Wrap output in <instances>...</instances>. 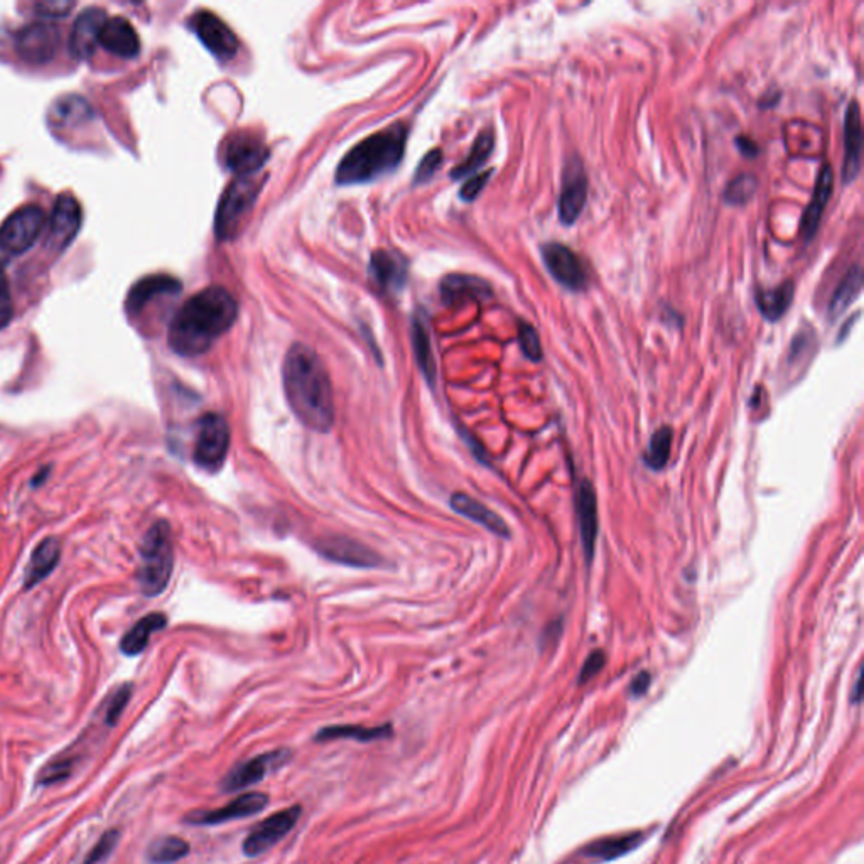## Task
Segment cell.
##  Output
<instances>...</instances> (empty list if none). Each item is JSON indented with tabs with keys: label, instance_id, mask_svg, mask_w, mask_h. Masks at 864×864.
I'll list each match as a JSON object with an SVG mask.
<instances>
[{
	"label": "cell",
	"instance_id": "6da1fadb",
	"mask_svg": "<svg viewBox=\"0 0 864 864\" xmlns=\"http://www.w3.org/2000/svg\"><path fill=\"white\" fill-rule=\"evenodd\" d=\"M287 404L297 421L314 432H328L335 424V400L330 375L309 346L296 343L282 365Z\"/></svg>",
	"mask_w": 864,
	"mask_h": 864
},
{
	"label": "cell",
	"instance_id": "7a4b0ae2",
	"mask_svg": "<svg viewBox=\"0 0 864 864\" xmlns=\"http://www.w3.org/2000/svg\"><path fill=\"white\" fill-rule=\"evenodd\" d=\"M237 314V301L227 289L206 287L174 314L169 324L171 350L181 357H198L232 328Z\"/></svg>",
	"mask_w": 864,
	"mask_h": 864
},
{
	"label": "cell",
	"instance_id": "3957f363",
	"mask_svg": "<svg viewBox=\"0 0 864 864\" xmlns=\"http://www.w3.org/2000/svg\"><path fill=\"white\" fill-rule=\"evenodd\" d=\"M407 127L394 124L358 142L336 169V183L343 186L370 183L394 171L404 156Z\"/></svg>",
	"mask_w": 864,
	"mask_h": 864
},
{
	"label": "cell",
	"instance_id": "277c9868",
	"mask_svg": "<svg viewBox=\"0 0 864 864\" xmlns=\"http://www.w3.org/2000/svg\"><path fill=\"white\" fill-rule=\"evenodd\" d=\"M174 569V547L171 527L166 520L152 525L142 540L139 586L146 596H157L168 588Z\"/></svg>",
	"mask_w": 864,
	"mask_h": 864
},
{
	"label": "cell",
	"instance_id": "5b68a950",
	"mask_svg": "<svg viewBox=\"0 0 864 864\" xmlns=\"http://www.w3.org/2000/svg\"><path fill=\"white\" fill-rule=\"evenodd\" d=\"M264 179L259 176H238L228 184L216 210L215 233L218 240H232L247 220L259 196Z\"/></svg>",
	"mask_w": 864,
	"mask_h": 864
},
{
	"label": "cell",
	"instance_id": "8992f818",
	"mask_svg": "<svg viewBox=\"0 0 864 864\" xmlns=\"http://www.w3.org/2000/svg\"><path fill=\"white\" fill-rule=\"evenodd\" d=\"M230 449V427L222 414L210 412L201 417L196 432L195 459L196 465L208 473L220 471L227 461Z\"/></svg>",
	"mask_w": 864,
	"mask_h": 864
},
{
	"label": "cell",
	"instance_id": "52a82bcc",
	"mask_svg": "<svg viewBox=\"0 0 864 864\" xmlns=\"http://www.w3.org/2000/svg\"><path fill=\"white\" fill-rule=\"evenodd\" d=\"M46 223V213L39 205H24L7 216L0 225V250L4 254H24L33 247Z\"/></svg>",
	"mask_w": 864,
	"mask_h": 864
},
{
	"label": "cell",
	"instance_id": "ba28073f",
	"mask_svg": "<svg viewBox=\"0 0 864 864\" xmlns=\"http://www.w3.org/2000/svg\"><path fill=\"white\" fill-rule=\"evenodd\" d=\"M269 147L260 135L242 130L232 134L222 146L223 166L237 176H254L269 159Z\"/></svg>",
	"mask_w": 864,
	"mask_h": 864
},
{
	"label": "cell",
	"instance_id": "9c48e42d",
	"mask_svg": "<svg viewBox=\"0 0 864 864\" xmlns=\"http://www.w3.org/2000/svg\"><path fill=\"white\" fill-rule=\"evenodd\" d=\"M61 46L58 27L48 22H33L16 34V51L29 65H44L53 60Z\"/></svg>",
	"mask_w": 864,
	"mask_h": 864
},
{
	"label": "cell",
	"instance_id": "30bf717a",
	"mask_svg": "<svg viewBox=\"0 0 864 864\" xmlns=\"http://www.w3.org/2000/svg\"><path fill=\"white\" fill-rule=\"evenodd\" d=\"M588 200V176L578 156L569 157L562 171L559 196V220L562 225H574L583 213Z\"/></svg>",
	"mask_w": 864,
	"mask_h": 864
},
{
	"label": "cell",
	"instance_id": "8fae6325",
	"mask_svg": "<svg viewBox=\"0 0 864 864\" xmlns=\"http://www.w3.org/2000/svg\"><path fill=\"white\" fill-rule=\"evenodd\" d=\"M299 817H301V807L294 805L264 819L259 826H255L249 832V836L245 837L243 841L245 856L255 858L274 848L281 839H284L287 832H291L296 827Z\"/></svg>",
	"mask_w": 864,
	"mask_h": 864
},
{
	"label": "cell",
	"instance_id": "7c38bea8",
	"mask_svg": "<svg viewBox=\"0 0 864 864\" xmlns=\"http://www.w3.org/2000/svg\"><path fill=\"white\" fill-rule=\"evenodd\" d=\"M547 270L562 287L569 291H583L588 286V274L578 255L559 242H547L540 247Z\"/></svg>",
	"mask_w": 864,
	"mask_h": 864
},
{
	"label": "cell",
	"instance_id": "4fadbf2b",
	"mask_svg": "<svg viewBox=\"0 0 864 864\" xmlns=\"http://www.w3.org/2000/svg\"><path fill=\"white\" fill-rule=\"evenodd\" d=\"M291 756V750L282 748V750L269 751L264 755L255 756L252 760L238 763L227 773V777L223 778L222 790L238 792V790L247 789L250 785L264 780L270 772L284 767L291 760Z\"/></svg>",
	"mask_w": 864,
	"mask_h": 864
},
{
	"label": "cell",
	"instance_id": "5bb4252c",
	"mask_svg": "<svg viewBox=\"0 0 864 864\" xmlns=\"http://www.w3.org/2000/svg\"><path fill=\"white\" fill-rule=\"evenodd\" d=\"M189 27L200 38L201 43L205 44L206 49H210L211 54H215L218 60H232L233 56L238 53L237 36L213 12H196L189 19Z\"/></svg>",
	"mask_w": 864,
	"mask_h": 864
},
{
	"label": "cell",
	"instance_id": "9a60e30c",
	"mask_svg": "<svg viewBox=\"0 0 864 864\" xmlns=\"http://www.w3.org/2000/svg\"><path fill=\"white\" fill-rule=\"evenodd\" d=\"M267 804H269L267 795L260 794V792H250V794L240 795L220 809L193 810L184 817V822H188L191 826H218V824L233 821V819L255 816V814L262 812Z\"/></svg>",
	"mask_w": 864,
	"mask_h": 864
},
{
	"label": "cell",
	"instance_id": "2e32d148",
	"mask_svg": "<svg viewBox=\"0 0 864 864\" xmlns=\"http://www.w3.org/2000/svg\"><path fill=\"white\" fill-rule=\"evenodd\" d=\"M81 222H83L81 206L75 196L70 195V193L58 196L56 203H54L51 218H49L46 243L56 252L65 250L80 232Z\"/></svg>",
	"mask_w": 864,
	"mask_h": 864
},
{
	"label": "cell",
	"instance_id": "e0dca14e",
	"mask_svg": "<svg viewBox=\"0 0 864 864\" xmlns=\"http://www.w3.org/2000/svg\"><path fill=\"white\" fill-rule=\"evenodd\" d=\"M107 19V12L100 7H87L76 17L70 34V53L75 60L92 58Z\"/></svg>",
	"mask_w": 864,
	"mask_h": 864
},
{
	"label": "cell",
	"instance_id": "ac0fdd59",
	"mask_svg": "<svg viewBox=\"0 0 864 864\" xmlns=\"http://www.w3.org/2000/svg\"><path fill=\"white\" fill-rule=\"evenodd\" d=\"M576 515H578L579 535L583 544L586 561H593L596 539H598V502L596 493L588 480H583L576 490Z\"/></svg>",
	"mask_w": 864,
	"mask_h": 864
},
{
	"label": "cell",
	"instance_id": "d6986e66",
	"mask_svg": "<svg viewBox=\"0 0 864 864\" xmlns=\"http://www.w3.org/2000/svg\"><path fill=\"white\" fill-rule=\"evenodd\" d=\"M861 149H863V125L856 100L849 103L844 117V164L843 183H853L861 171Z\"/></svg>",
	"mask_w": 864,
	"mask_h": 864
},
{
	"label": "cell",
	"instance_id": "ffe728a7",
	"mask_svg": "<svg viewBox=\"0 0 864 864\" xmlns=\"http://www.w3.org/2000/svg\"><path fill=\"white\" fill-rule=\"evenodd\" d=\"M181 292V282L168 274H152L135 282L125 301V309L129 314L141 313L147 304L156 297L174 296Z\"/></svg>",
	"mask_w": 864,
	"mask_h": 864
},
{
	"label": "cell",
	"instance_id": "44dd1931",
	"mask_svg": "<svg viewBox=\"0 0 864 864\" xmlns=\"http://www.w3.org/2000/svg\"><path fill=\"white\" fill-rule=\"evenodd\" d=\"M100 44L120 58H135L141 53V38L125 17H108L100 33Z\"/></svg>",
	"mask_w": 864,
	"mask_h": 864
},
{
	"label": "cell",
	"instance_id": "7402d4cb",
	"mask_svg": "<svg viewBox=\"0 0 864 864\" xmlns=\"http://www.w3.org/2000/svg\"><path fill=\"white\" fill-rule=\"evenodd\" d=\"M832 186H834V171H832L829 162H824L819 176H817L812 200H810L807 210L804 211L802 223H800V232L804 235L805 242L814 238L817 228L821 225L822 213L826 210L827 201L832 195Z\"/></svg>",
	"mask_w": 864,
	"mask_h": 864
},
{
	"label": "cell",
	"instance_id": "603a6c76",
	"mask_svg": "<svg viewBox=\"0 0 864 864\" xmlns=\"http://www.w3.org/2000/svg\"><path fill=\"white\" fill-rule=\"evenodd\" d=\"M451 508L454 512L463 515L466 519L473 520L486 530H490L493 535L502 537V539H510V527L505 524V520L493 512L490 508L485 507L483 503L478 502L475 498L468 497L465 493H454L451 500Z\"/></svg>",
	"mask_w": 864,
	"mask_h": 864
},
{
	"label": "cell",
	"instance_id": "cb8c5ba5",
	"mask_svg": "<svg viewBox=\"0 0 864 864\" xmlns=\"http://www.w3.org/2000/svg\"><path fill=\"white\" fill-rule=\"evenodd\" d=\"M370 276L385 291L397 292L407 281V264L394 252L377 250L370 259Z\"/></svg>",
	"mask_w": 864,
	"mask_h": 864
},
{
	"label": "cell",
	"instance_id": "d4e9b609",
	"mask_svg": "<svg viewBox=\"0 0 864 864\" xmlns=\"http://www.w3.org/2000/svg\"><path fill=\"white\" fill-rule=\"evenodd\" d=\"M441 296H443L444 303L449 304V306H458V304L488 299L492 296V287L488 286V282L481 281L478 277L453 274V276L444 277L443 282H441Z\"/></svg>",
	"mask_w": 864,
	"mask_h": 864
},
{
	"label": "cell",
	"instance_id": "484cf974",
	"mask_svg": "<svg viewBox=\"0 0 864 864\" xmlns=\"http://www.w3.org/2000/svg\"><path fill=\"white\" fill-rule=\"evenodd\" d=\"M83 746H85L83 741L81 743L76 741L70 748L54 755L49 762L44 763L43 767L39 768L36 783L38 785H53V783H60L71 777L83 760V756H87V750H83Z\"/></svg>",
	"mask_w": 864,
	"mask_h": 864
},
{
	"label": "cell",
	"instance_id": "4316f807",
	"mask_svg": "<svg viewBox=\"0 0 864 864\" xmlns=\"http://www.w3.org/2000/svg\"><path fill=\"white\" fill-rule=\"evenodd\" d=\"M319 549L323 552V556L328 557V559L343 562L348 566L375 567L380 564V559L375 552L370 551L362 544H358V542H353V540L331 539L328 540V544H324Z\"/></svg>",
	"mask_w": 864,
	"mask_h": 864
},
{
	"label": "cell",
	"instance_id": "83f0119b",
	"mask_svg": "<svg viewBox=\"0 0 864 864\" xmlns=\"http://www.w3.org/2000/svg\"><path fill=\"white\" fill-rule=\"evenodd\" d=\"M795 284L792 281L782 282L780 286L773 289H758L755 294V303L760 309L763 318L768 321H778L789 311L794 303Z\"/></svg>",
	"mask_w": 864,
	"mask_h": 864
},
{
	"label": "cell",
	"instance_id": "f1b7e54d",
	"mask_svg": "<svg viewBox=\"0 0 864 864\" xmlns=\"http://www.w3.org/2000/svg\"><path fill=\"white\" fill-rule=\"evenodd\" d=\"M61 547L58 539L48 537L34 549L29 566L26 567V578H24V588L31 589L43 581L51 571H53L58 561H60Z\"/></svg>",
	"mask_w": 864,
	"mask_h": 864
},
{
	"label": "cell",
	"instance_id": "f546056e",
	"mask_svg": "<svg viewBox=\"0 0 864 864\" xmlns=\"http://www.w3.org/2000/svg\"><path fill=\"white\" fill-rule=\"evenodd\" d=\"M166 625H168V618L164 613H151V615L144 616L135 623L134 627L130 628L129 632L125 633L122 642H120V650L129 657L142 654L149 645L152 635L162 630Z\"/></svg>",
	"mask_w": 864,
	"mask_h": 864
},
{
	"label": "cell",
	"instance_id": "4dcf8cb0",
	"mask_svg": "<svg viewBox=\"0 0 864 864\" xmlns=\"http://www.w3.org/2000/svg\"><path fill=\"white\" fill-rule=\"evenodd\" d=\"M392 736V726L390 724H382V726H357V724H336V726H326L321 729L318 735L314 736L316 741H333V740H355L362 743H370V741L385 740Z\"/></svg>",
	"mask_w": 864,
	"mask_h": 864
},
{
	"label": "cell",
	"instance_id": "1f68e13d",
	"mask_svg": "<svg viewBox=\"0 0 864 864\" xmlns=\"http://www.w3.org/2000/svg\"><path fill=\"white\" fill-rule=\"evenodd\" d=\"M861 289H863V272H861L859 265H854L848 270L843 281L837 284L836 291L832 294L831 303H829V318L836 319L837 316H841L851 306L854 299L859 296Z\"/></svg>",
	"mask_w": 864,
	"mask_h": 864
},
{
	"label": "cell",
	"instance_id": "d6a6232c",
	"mask_svg": "<svg viewBox=\"0 0 864 864\" xmlns=\"http://www.w3.org/2000/svg\"><path fill=\"white\" fill-rule=\"evenodd\" d=\"M493 147H495V135L490 130H485L478 135L475 144L471 147L470 154L465 161L459 164L458 168L451 171V178L461 179L470 176L478 171V169L488 161V157L492 156Z\"/></svg>",
	"mask_w": 864,
	"mask_h": 864
},
{
	"label": "cell",
	"instance_id": "836d02e7",
	"mask_svg": "<svg viewBox=\"0 0 864 864\" xmlns=\"http://www.w3.org/2000/svg\"><path fill=\"white\" fill-rule=\"evenodd\" d=\"M92 115V107L88 105L87 100L76 95L60 98L51 108V120L54 125L78 124L90 119Z\"/></svg>",
	"mask_w": 864,
	"mask_h": 864
},
{
	"label": "cell",
	"instance_id": "e575fe53",
	"mask_svg": "<svg viewBox=\"0 0 864 864\" xmlns=\"http://www.w3.org/2000/svg\"><path fill=\"white\" fill-rule=\"evenodd\" d=\"M672 439H674V431L672 427H660L659 431L654 432V436L650 439L647 453H645V465L650 470H664L670 459V449H672Z\"/></svg>",
	"mask_w": 864,
	"mask_h": 864
},
{
	"label": "cell",
	"instance_id": "d590c367",
	"mask_svg": "<svg viewBox=\"0 0 864 864\" xmlns=\"http://www.w3.org/2000/svg\"><path fill=\"white\" fill-rule=\"evenodd\" d=\"M188 854L189 844L181 837L176 836L156 839L147 849V858L156 864L176 863L179 859L186 858Z\"/></svg>",
	"mask_w": 864,
	"mask_h": 864
},
{
	"label": "cell",
	"instance_id": "8d00e7d4",
	"mask_svg": "<svg viewBox=\"0 0 864 864\" xmlns=\"http://www.w3.org/2000/svg\"><path fill=\"white\" fill-rule=\"evenodd\" d=\"M412 343H414V350H416L417 363H419L424 377L427 378V382L432 387L436 382V363L432 357L431 341H429L427 330L424 328V324L419 323V321L414 323Z\"/></svg>",
	"mask_w": 864,
	"mask_h": 864
},
{
	"label": "cell",
	"instance_id": "74e56055",
	"mask_svg": "<svg viewBox=\"0 0 864 864\" xmlns=\"http://www.w3.org/2000/svg\"><path fill=\"white\" fill-rule=\"evenodd\" d=\"M756 186L758 181L753 174H740L724 189V201L733 206L745 205L755 196Z\"/></svg>",
	"mask_w": 864,
	"mask_h": 864
},
{
	"label": "cell",
	"instance_id": "f35d334b",
	"mask_svg": "<svg viewBox=\"0 0 864 864\" xmlns=\"http://www.w3.org/2000/svg\"><path fill=\"white\" fill-rule=\"evenodd\" d=\"M640 836H627L621 839H605L600 843L593 844L591 848L586 849V854L593 858L613 859L621 854L628 853L633 846H637Z\"/></svg>",
	"mask_w": 864,
	"mask_h": 864
},
{
	"label": "cell",
	"instance_id": "ab89813d",
	"mask_svg": "<svg viewBox=\"0 0 864 864\" xmlns=\"http://www.w3.org/2000/svg\"><path fill=\"white\" fill-rule=\"evenodd\" d=\"M519 343L520 348L524 351L525 357L529 358L530 362H540L544 353H542V345H540L539 333L534 326L529 323L519 324Z\"/></svg>",
	"mask_w": 864,
	"mask_h": 864
},
{
	"label": "cell",
	"instance_id": "60d3db41",
	"mask_svg": "<svg viewBox=\"0 0 864 864\" xmlns=\"http://www.w3.org/2000/svg\"><path fill=\"white\" fill-rule=\"evenodd\" d=\"M119 839L120 832L117 831V829H110V831L105 832V834L98 839V843L93 846L92 851L88 853L83 864L102 863L103 859H107L108 856L112 854V851L117 848Z\"/></svg>",
	"mask_w": 864,
	"mask_h": 864
},
{
	"label": "cell",
	"instance_id": "b9f144b4",
	"mask_svg": "<svg viewBox=\"0 0 864 864\" xmlns=\"http://www.w3.org/2000/svg\"><path fill=\"white\" fill-rule=\"evenodd\" d=\"M130 696H132V686L130 684L119 687L112 694L110 701H108L107 713H105V723L108 726H115V724L119 723L120 716H122L124 709L129 704Z\"/></svg>",
	"mask_w": 864,
	"mask_h": 864
},
{
	"label": "cell",
	"instance_id": "7bdbcfd3",
	"mask_svg": "<svg viewBox=\"0 0 864 864\" xmlns=\"http://www.w3.org/2000/svg\"><path fill=\"white\" fill-rule=\"evenodd\" d=\"M12 316H14V306H12L11 287L7 281L4 264H0V330L11 323Z\"/></svg>",
	"mask_w": 864,
	"mask_h": 864
},
{
	"label": "cell",
	"instance_id": "ee69618b",
	"mask_svg": "<svg viewBox=\"0 0 864 864\" xmlns=\"http://www.w3.org/2000/svg\"><path fill=\"white\" fill-rule=\"evenodd\" d=\"M441 162H443V152L439 151V149H434V151L429 152V154L422 159L421 164L417 166L414 184H421L429 181V179L434 176V173L438 171Z\"/></svg>",
	"mask_w": 864,
	"mask_h": 864
},
{
	"label": "cell",
	"instance_id": "f6af8a7d",
	"mask_svg": "<svg viewBox=\"0 0 864 864\" xmlns=\"http://www.w3.org/2000/svg\"><path fill=\"white\" fill-rule=\"evenodd\" d=\"M492 169L490 171H486V173L475 174V176H471L468 181H466L465 186L461 188V200L465 201H473L478 198L483 188H485L486 183L490 181V176H492Z\"/></svg>",
	"mask_w": 864,
	"mask_h": 864
},
{
	"label": "cell",
	"instance_id": "bcb514c9",
	"mask_svg": "<svg viewBox=\"0 0 864 864\" xmlns=\"http://www.w3.org/2000/svg\"><path fill=\"white\" fill-rule=\"evenodd\" d=\"M605 664L606 657L605 654H603V650L591 652L588 659H586V662H584L581 674H579V684H586V682L591 681L594 675L600 674V670L605 667Z\"/></svg>",
	"mask_w": 864,
	"mask_h": 864
},
{
	"label": "cell",
	"instance_id": "7dc6e473",
	"mask_svg": "<svg viewBox=\"0 0 864 864\" xmlns=\"http://www.w3.org/2000/svg\"><path fill=\"white\" fill-rule=\"evenodd\" d=\"M73 7H75L73 2H63V0H56V2H41V4H36V14L43 17H63L66 16Z\"/></svg>",
	"mask_w": 864,
	"mask_h": 864
},
{
	"label": "cell",
	"instance_id": "c3c4849f",
	"mask_svg": "<svg viewBox=\"0 0 864 864\" xmlns=\"http://www.w3.org/2000/svg\"><path fill=\"white\" fill-rule=\"evenodd\" d=\"M736 146L740 149L741 154L746 157H755L758 154V146L753 139L748 135H738L736 137Z\"/></svg>",
	"mask_w": 864,
	"mask_h": 864
},
{
	"label": "cell",
	"instance_id": "681fc988",
	"mask_svg": "<svg viewBox=\"0 0 864 864\" xmlns=\"http://www.w3.org/2000/svg\"><path fill=\"white\" fill-rule=\"evenodd\" d=\"M650 674L648 672H640V674L633 679L632 687H630V691H632L633 696H643L645 692H647L648 686H650Z\"/></svg>",
	"mask_w": 864,
	"mask_h": 864
}]
</instances>
